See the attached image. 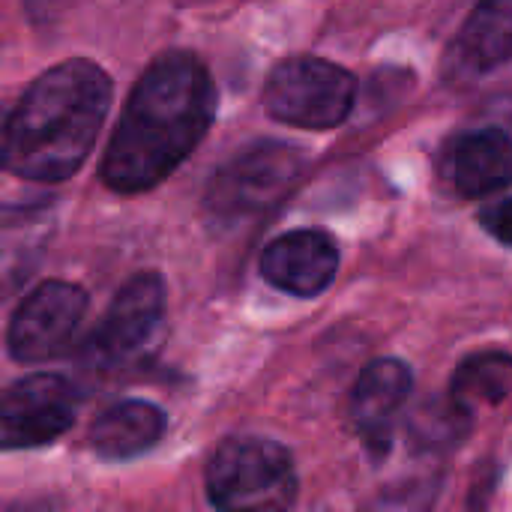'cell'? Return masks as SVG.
Here are the masks:
<instances>
[{
  "mask_svg": "<svg viewBox=\"0 0 512 512\" xmlns=\"http://www.w3.org/2000/svg\"><path fill=\"white\" fill-rule=\"evenodd\" d=\"M216 117V87L189 51L150 63L126 99L102 156V183L120 195L159 186L201 144Z\"/></svg>",
  "mask_w": 512,
  "mask_h": 512,
  "instance_id": "6da1fadb",
  "label": "cell"
},
{
  "mask_svg": "<svg viewBox=\"0 0 512 512\" xmlns=\"http://www.w3.org/2000/svg\"><path fill=\"white\" fill-rule=\"evenodd\" d=\"M111 108V78L93 60H63L18 99L3 129V165L36 183L72 177L90 156Z\"/></svg>",
  "mask_w": 512,
  "mask_h": 512,
  "instance_id": "7a4b0ae2",
  "label": "cell"
},
{
  "mask_svg": "<svg viewBox=\"0 0 512 512\" xmlns=\"http://www.w3.org/2000/svg\"><path fill=\"white\" fill-rule=\"evenodd\" d=\"M207 495L216 512H288L297 501L294 459L276 441L231 438L207 465Z\"/></svg>",
  "mask_w": 512,
  "mask_h": 512,
  "instance_id": "3957f363",
  "label": "cell"
},
{
  "mask_svg": "<svg viewBox=\"0 0 512 512\" xmlns=\"http://www.w3.org/2000/svg\"><path fill=\"white\" fill-rule=\"evenodd\" d=\"M303 165L306 153L291 144L261 141L246 147L210 177L204 195L207 219L216 228H237L258 219L291 192Z\"/></svg>",
  "mask_w": 512,
  "mask_h": 512,
  "instance_id": "277c9868",
  "label": "cell"
},
{
  "mask_svg": "<svg viewBox=\"0 0 512 512\" xmlns=\"http://www.w3.org/2000/svg\"><path fill=\"white\" fill-rule=\"evenodd\" d=\"M354 102V75L321 57H288L264 84V108L297 129H333L348 120Z\"/></svg>",
  "mask_w": 512,
  "mask_h": 512,
  "instance_id": "5b68a950",
  "label": "cell"
},
{
  "mask_svg": "<svg viewBox=\"0 0 512 512\" xmlns=\"http://www.w3.org/2000/svg\"><path fill=\"white\" fill-rule=\"evenodd\" d=\"M87 315V294L72 282H42L15 309L9 321V354L18 363H48L60 357Z\"/></svg>",
  "mask_w": 512,
  "mask_h": 512,
  "instance_id": "8992f818",
  "label": "cell"
},
{
  "mask_svg": "<svg viewBox=\"0 0 512 512\" xmlns=\"http://www.w3.org/2000/svg\"><path fill=\"white\" fill-rule=\"evenodd\" d=\"M75 423V390L60 375H27L3 393L0 441L6 450H27L57 441Z\"/></svg>",
  "mask_w": 512,
  "mask_h": 512,
  "instance_id": "52a82bcc",
  "label": "cell"
},
{
  "mask_svg": "<svg viewBox=\"0 0 512 512\" xmlns=\"http://www.w3.org/2000/svg\"><path fill=\"white\" fill-rule=\"evenodd\" d=\"M165 312V285L156 273L132 276L114 297L99 333L93 336V354L102 366H126L141 360L153 342Z\"/></svg>",
  "mask_w": 512,
  "mask_h": 512,
  "instance_id": "ba28073f",
  "label": "cell"
},
{
  "mask_svg": "<svg viewBox=\"0 0 512 512\" xmlns=\"http://www.w3.org/2000/svg\"><path fill=\"white\" fill-rule=\"evenodd\" d=\"M438 177L462 198H480L512 186V135L504 129L456 135L438 156Z\"/></svg>",
  "mask_w": 512,
  "mask_h": 512,
  "instance_id": "9c48e42d",
  "label": "cell"
},
{
  "mask_svg": "<svg viewBox=\"0 0 512 512\" xmlns=\"http://www.w3.org/2000/svg\"><path fill=\"white\" fill-rule=\"evenodd\" d=\"M339 270V246L324 231H291L276 237L261 255V276L294 297L321 294Z\"/></svg>",
  "mask_w": 512,
  "mask_h": 512,
  "instance_id": "30bf717a",
  "label": "cell"
},
{
  "mask_svg": "<svg viewBox=\"0 0 512 512\" xmlns=\"http://www.w3.org/2000/svg\"><path fill=\"white\" fill-rule=\"evenodd\" d=\"M408 396L411 369L402 360H375L357 378L351 393V423L375 456H384L390 450L393 429Z\"/></svg>",
  "mask_w": 512,
  "mask_h": 512,
  "instance_id": "8fae6325",
  "label": "cell"
},
{
  "mask_svg": "<svg viewBox=\"0 0 512 512\" xmlns=\"http://www.w3.org/2000/svg\"><path fill=\"white\" fill-rule=\"evenodd\" d=\"M512 57V0H480L447 51V78L468 81Z\"/></svg>",
  "mask_w": 512,
  "mask_h": 512,
  "instance_id": "7c38bea8",
  "label": "cell"
},
{
  "mask_svg": "<svg viewBox=\"0 0 512 512\" xmlns=\"http://www.w3.org/2000/svg\"><path fill=\"white\" fill-rule=\"evenodd\" d=\"M165 432V414L150 402H120L96 417L90 429V447L102 459H135L159 444Z\"/></svg>",
  "mask_w": 512,
  "mask_h": 512,
  "instance_id": "4fadbf2b",
  "label": "cell"
},
{
  "mask_svg": "<svg viewBox=\"0 0 512 512\" xmlns=\"http://www.w3.org/2000/svg\"><path fill=\"white\" fill-rule=\"evenodd\" d=\"M512 396V357L504 351H483L468 357L453 381H450V399L462 405L468 414L477 408L501 405Z\"/></svg>",
  "mask_w": 512,
  "mask_h": 512,
  "instance_id": "5bb4252c",
  "label": "cell"
},
{
  "mask_svg": "<svg viewBox=\"0 0 512 512\" xmlns=\"http://www.w3.org/2000/svg\"><path fill=\"white\" fill-rule=\"evenodd\" d=\"M471 417L462 405H456L450 396L447 399H432L423 402L408 423V435L417 450L423 453H444L459 447L468 432H471Z\"/></svg>",
  "mask_w": 512,
  "mask_h": 512,
  "instance_id": "9a60e30c",
  "label": "cell"
},
{
  "mask_svg": "<svg viewBox=\"0 0 512 512\" xmlns=\"http://www.w3.org/2000/svg\"><path fill=\"white\" fill-rule=\"evenodd\" d=\"M441 492L438 474H417L384 486L363 512H432Z\"/></svg>",
  "mask_w": 512,
  "mask_h": 512,
  "instance_id": "2e32d148",
  "label": "cell"
},
{
  "mask_svg": "<svg viewBox=\"0 0 512 512\" xmlns=\"http://www.w3.org/2000/svg\"><path fill=\"white\" fill-rule=\"evenodd\" d=\"M480 225L504 246H512V198L495 201L480 213Z\"/></svg>",
  "mask_w": 512,
  "mask_h": 512,
  "instance_id": "e0dca14e",
  "label": "cell"
},
{
  "mask_svg": "<svg viewBox=\"0 0 512 512\" xmlns=\"http://www.w3.org/2000/svg\"><path fill=\"white\" fill-rule=\"evenodd\" d=\"M66 3L69 0H24V9L36 24H42V21H54L66 9Z\"/></svg>",
  "mask_w": 512,
  "mask_h": 512,
  "instance_id": "ac0fdd59",
  "label": "cell"
}]
</instances>
